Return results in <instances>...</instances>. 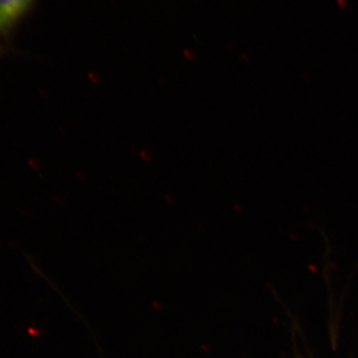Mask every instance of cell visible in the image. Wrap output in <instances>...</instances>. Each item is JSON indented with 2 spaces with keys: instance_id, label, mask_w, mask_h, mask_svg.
Segmentation results:
<instances>
[{
  "instance_id": "obj_1",
  "label": "cell",
  "mask_w": 358,
  "mask_h": 358,
  "mask_svg": "<svg viewBox=\"0 0 358 358\" xmlns=\"http://www.w3.org/2000/svg\"><path fill=\"white\" fill-rule=\"evenodd\" d=\"M34 0H0V34H8L29 12Z\"/></svg>"
}]
</instances>
